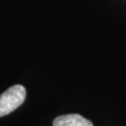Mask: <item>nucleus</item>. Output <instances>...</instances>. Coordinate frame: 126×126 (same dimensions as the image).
Returning <instances> with one entry per match:
<instances>
[{"label": "nucleus", "mask_w": 126, "mask_h": 126, "mask_svg": "<svg viewBox=\"0 0 126 126\" xmlns=\"http://www.w3.org/2000/svg\"><path fill=\"white\" fill-rule=\"evenodd\" d=\"M52 126H94L91 121L79 114L59 116L53 121Z\"/></svg>", "instance_id": "f03ea898"}, {"label": "nucleus", "mask_w": 126, "mask_h": 126, "mask_svg": "<svg viewBox=\"0 0 126 126\" xmlns=\"http://www.w3.org/2000/svg\"><path fill=\"white\" fill-rule=\"evenodd\" d=\"M26 97V90L23 85H13L0 95V117L9 115L18 108Z\"/></svg>", "instance_id": "f257e3e1"}]
</instances>
